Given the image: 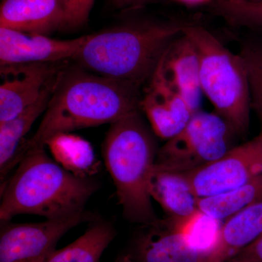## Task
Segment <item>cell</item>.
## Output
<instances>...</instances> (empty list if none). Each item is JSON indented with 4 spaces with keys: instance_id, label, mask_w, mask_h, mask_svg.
<instances>
[{
    "instance_id": "11",
    "label": "cell",
    "mask_w": 262,
    "mask_h": 262,
    "mask_svg": "<svg viewBox=\"0 0 262 262\" xmlns=\"http://www.w3.org/2000/svg\"><path fill=\"white\" fill-rule=\"evenodd\" d=\"M61 70L58 63L0 67V122L12 120L37 101L51 79Z\"/></svg>"
},
{
    "instance_id": "3",
    "label": "cell",
    "mask_w": 262,
    "mask_h": 262,
    "mask_svg": "<svg viewBox=\"0 0 262 262\" xmlns=\"http://www.w3.org/2000/svg\"><path fill=\"white\" fill-rule=\"evenodd\" d=\"M184 25L147 20L89 34L75 60L93 73L141 87Z\"/></svg>"
},
{
    "instance_id": "16",
    "label": "cell",
    "mask_w": 262,
    "mask_h": 262,
    "mask_svg": "<svg viewBox=\"0 0 262 262\" xmlns=\"http://www.w3.org/2000/svg\"><path fill=\"white\" fill-rule=\"evenodd\" d=\"M206 262H226L262 236V203L227 219Z\"/></svg>"
},
{
    "instance_id": "12",
    "label": "cell",
    "mask_w": 262,
    "mask_h": 262,
    "mask_svg": "<svg viewBox=\"0 0 262 262\" xmlns=\"http://www.w3.org/2000/svg\"><path fill=\"white\" fill-rule=\"evenodd\" d=\"M160 63L169 82L193 113L200 111L203 94L200 60L192 40L182 32L167 48Z\"/></svg>"
},
{
    "instance_id": "27",
    "label": "cell",
    "mask_w": 262,
    "mask_h": 262,
    "mask_svg": "<svg viewBox=\"0 0 262 262\" xmlns=\"http://www.w3.org/2000/svg\"><path fill=\"white\" fill-rule=\"evenodd\" d=\"M179 1L182 2V3H186L189 5H199V4H206L208 5L211 0H179Z\"/></svg>"
},
{
    "instance_id": "30",
    "label": "cell",
    "mask_w": 262,
    "mask_h": 262,
    "mask_svg": "<svg viewBox=\"0 0 262 262\" xmlns=\"http://www.w3.org/2000/svg\"><path fill=\"white\" fill-rule=\"evenodd\" d=\"M261 237H262V236H261Z\"/></svg>"
},
{
    "instance_id": "20",
    "label": "cell",
    "mask_w": 262,
    "mask_h": 262,
    "mask_svg": "<svg viewBox=\"0 0 262 262\" xmlns=\"http://www.w3.org/2000/svg\"><path fill=\"white\" fill-rule=\"evenodd\" d=\"M169 225L183 234L189 244L208 257L218 241L222 224L221 220L206 214L199 209L185 218H168Z\"/></svg>"
},
{
    "instance_id": "19",
    "label": "cell",
    "mask_w": 262,
    "mask_h": 262,
    "mask_svg": "<svg viewBox=\"0 0 262 262\" xmlns=\"http://www.w3.org/2000/svg\"><path fill=\"white\" fill-rule=\"evenodd\" d=\"M259 203H262V174L234 190L215 196L198 198V209L221 221Z\"/></svg>"
},
{
    "instance_id": "17",
    "label": "cell",
    "mask_w": 262,
    "mask_h": 262,
    "mask_svg": "<svg viewBox=\"0 0 262 262\" xmlns=\"http://www.w3.org/2000/svg\"><path fill=\"white\" fill-rule=\"evenodd\" d=\"M148 190L151 199L159 203L168 218H185L198 210V198L182 173L164 169L155 163Z\"/></svg>"
},
{
    "instance_id": "23",
    "label": "cell",
    "mask_w": 262,
    "mask_h": 262,
    "mask_svg": "<svg viewBox=\"0 0 262 262\" xmlns=\"http://www.w3.org/2000/svg\"><path fill=\"white\" fill-rule=\"evenodd\" d=\"M208 10L232 27H262V0H211Z\"/></svg>"
},
{
    "instance_id": "7",
    "label": "cell",
    "mask_w": 262,
    "mask_h": 262,
    "mask_svg": "<svg viewBox=\"0 0 262 262\" xmlns=\"http://www.w3.org/2000/svg\"><path fill=\"white\" fill-rule=\"evenodd\" d=\"M196 198L234 190L262 174V132L222 158L191 171L182 173Z\"/></svg>"
},
{
    "instance_id": "1",
    "label": "cell",
    "mask_w": 262,
    "mask_h": 262,
    "mask_svg": "<svg viewBox=\"0 0 262 262\" xmlns=\"http://www.w3.org/2000/svg\"><path fill=\"white\" fill-rule=\"evenodd\" d=\"M140 88L81 67L61 70L39 127L20 146L15 165L27 153L45 148L57 136L86 127L110 125L140 110Z\"/></svg>"
},
{
    "instance_id": "29",
    "label": "cell",
    "mask_w": 262,
    "mask_h": 262,
    "mask_svg": "<svg viewBox=\"0 0 262 262\" xmlns=\"http://www.w3.org/2000/svg\"><path fill=\"white\" fill-rule=\"evenodd\" d=\"M226 262H247V261H239V260H236V259H234V258H230V259H229L228 261H227Z\"/></svg>"
},
{
    "instance_id": "8",
    "label": "cell",
    "mask_w": 262,
    "mask_h": 262,
    "mask_svg": "<svg viewBox=\"0 0 262 262\" xmlns=\"http://www.w3.org/2000/svg\"><path fill=\"white\" fill-rule=\"evenodd\" d=\"M92 218L84 211L38 223L1 222L0 262H43L66 233Z\"/></svg>"
},
{
    "instance_id": "22",
    "label": "cell",
    "mask_w": 262,
    "mask_h": 262,
    "mask_svg": "<svg viewBox=\"0 0 262 262\" xmlns=\"http://www.w3.org/2000/svg\"><path fill=\"white\" fill-rule=\"evenodd\" d=\"M67 134L53 138L47 145L51 146L53 155L63 168L76 175L87 177L94 165L92 149L86 141Z\"/></svg>"
},
{
    "instance_id": "25",
    "label": "cell",
    "mask_w": 262,
    "mask_h": 262,
    "mask_svg": "<svg viewBox=\"0 0 262 262\" xmlns=\"http://www.w3.org/2000/svg\"><path fill=\"white\" fill-rule=\"evenodd\" d=\"M231 258L247 262H262V237L248 245Z\"/></svg>"
},
{
    "instance_id": "4",
    "label": "cell",
    "mask_w": 262,
    "mask_h": 262,
    "mask_svg": "<svg viewBox=\"0 0 262 262\" xmlns=\"http://www.w3.org/2000/svg\"><path fill=\"white\" fill-rule=\"evenodd\" d=\"M154 134L137 110L110 124L102 145L124 217L146 225L158 220L148 190L158 151Z\"/></svg>"
},
{
    "instance_id": "6",
    "label": "cell",
    "mask_w": 262,
    "mask_h": 262,
    "mask_svg": "<svg viewBox=\"0 0 262 262\" xmlns=\"http://www.w3.org/2000/svg\"><path fill=\"white\" fill-rule=\"evenodd\" d=\"M236 135L220 115L201 110L179 134L158 149L155 163L178 173L191 171L224 156L233 147Z\"/></svg>"
},
{
    "instance_id": "26",
    "label": "cell",
    "mask_w": 262,
    "mask_h": 262,
    "mask_svg": "<svg viewBox=\"0 0 262 262\" xmlns=\"http://www.w3.org/2000/svg\"><path fill=\"white\" fill-rule=\"evenodd\" d=\"M149 1V0H112L113 5L117 8H137Z\"/></svg>"
},
{
    "instance_id": "18",
    "label": "cell",
    "mask_w": 262,
    "mask_h": 262,
    "mask_svg": "<svg viewBox=\"0 0 262 262\" xmlns=\"http://www.w3.org/2000/svg\"><path fill=\"white\" fill-rule=\"evenodd\" d=\"M115 236L113 225L95 222L80 237L61 249L55 250L43 262H99Z\"/></svg>"
},
{
    "instance_id": "5",
    "label": "cell",
    "mask_w": 262,
    "mask_h": 262,
    "mask_svg": "<svg viewBox=\"0 0 262 262\" xmlns=\"http://www.w3.org/2000/svg\"><path fill=\"white\" fill-rule=\"evenodd\" d=\"M182 32L192 40L198 51L203 95L211 101L214 113L237 135H243L249 127L251 103L242 58L204 27L185 24Z\"/></svg>"
},
{
    "instance_id": "28",
    "label": "cell",
    "mask_w": 262,
    "mask_h": 262,
    "mask_svg": "<svg viewBox=\"0 0 262 262\" xmlns=\"http://www.w3.org/2000/svg\"><path fill=\"white\" fill-rule=\"evenodd\" d=\"M114 262H136L134 258L131 256L130 254L124 255L120 256V257L117 258Z\"/></svg>"
},
{
    "instance_id": "10",
    "label": "cell",
    "mask_w": 262,
    "mask_h": 262,
    "mask_svg": "<svg viewBox=\"0 0 262 262\" xmlns=\"http://www.w3.org/2000/svg\"><path fill=\"white\" fill-rule=\"evenodd\" d=\"M89 37L57 39L0 27V67L75 59Z\"/></svg>"
},
{
    "instance_id": "14",
    "label": "cell",
    "mask_w": 262,
    "mask_h": 262,
    "mask_svg": "<svg viewBox=\"0 0 262 262\" xmlns=\"http://www.w3.org/2000/svg\"><path fill=\"white\" fill-rule=\"evenodd\" d=\"M136 241V262H206L207 255L193 248L167 220L157 221Z\"/></svg>"
},
{
    "instance_id": "15",
    "label": "cell",
    "mask_w": 262,
    "mask_h": 262,
    "mask_svg": "<svg viewBox=\"0 0 262 262\" xmlns=\"http://www.w3.org/2000/svg\"><path fill=\"white\" fill-rule=\"evenodd\" d=\"M47 84L37 101L26 108L12 120L0 122V179L1 187L6 182L8 173L15 166V160L26 135L38 117L45 113L56 89L60 72Z\"/></svg>"
},
{
    "instance_id": "21",
    "label": "cell",
    "mask_w": 262,
    "mask_h": 262,
    "mask_svg": "<svg viewBox=\"0 0 262 262\" xmlns=\"http://www.w3.org/2000/svg\"><path fill=\"white\" fill-rule=\"evenodd\" d=\"M239 39V55L246 67L251 108L262 125V27Z\"/></svg>"
},
{
    "instance_id": "9",
    "label": "cell",
    "mask_w": 262,
    "mask_h": 262,
    "mask_svg": "<svg viewBox=\"0 0 262 262\" xmlns=\"http://www.w3.org/2000/svg\"><path fill=\"white\" fill-rule=\"evenodd\" d=\"M139 108L155 135L168 140L186 126L192 110L165 77L161 63L146 82Z\"/></svg>"
},
{
    "instance_id": "13",
    "label": "cell",
    "mask_w": 262,
    "mask_h": 262,
    "mask_svg": "<svg viewBox=\"0 0 262 262\" xmlns=\"http://www.w3.org/2000/svg\"><path fill=\"white\" fill-rule=\"evenodd\" d=\"M64 27L61 0H3L0 27L48 35Z\"/></svg>"
},
{
    "instance_id": "2",
    "label": "cell",
    "mask_w": 262,
    "mask_h": 262,
    "mask_svg": "<svg viewBox=\"0 0 262 262\" xmlns=\"http://www.w3.org/2000/svg\"><path fill=\"white\" fill-rule=\"evenodd\" d=\"M90 177L76 175L52 159L45 148L27 153L1 187L0 221L18 215L58 220L83 213L98 190Z\"/></svg>"
},
{
    "instance_id": "24",
    "label": "cell",
    "mask_w": 262,
    "mask_h": 262,
    "mask_svg": "<svg viewBox=\"0 0 262 262\" xmlns=\"http://www.w3.org/2000/svg\"><path fill=\"white\" fill-rule=\"evenodd\" d=\"M95 0H61L64 10L63 28L75 29L87 23Z\"/></svg>"
}]
</instances>
